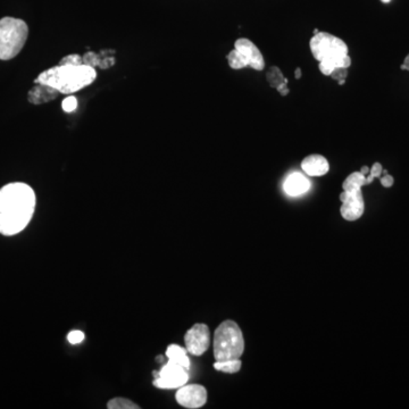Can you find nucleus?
Returning <instances> with one entry per match:
<instances>
[{
	"mask_svg": "<svg viewBox=\"0 0 409 409\" xmlns=\"http://www.w3.org/2000/svg\"><path fill=\"white\" fill-rule=\"evenodd\" d=\"M206 388L200 384H184L179 388L175 399L184 408L197 409L207 403Z\"/></svg>",
	"mask_w": 409,
	"mask_h": 409,
	"instance_id": "9",
	"label": "nucleus"
},
{
	"mask_svg": "<svg viewBox=\"0 0 409 409\" xmlns=\"http://www.w3.org/2000/svg\"><path fill=\"white\" fill-rule=\"evenodd\" d=\"M152 374L155 376L154 385L158 389H179L189 381L187 368L168 359L158 372H154Z\"/></svg>",
	"mask_w": 409,
	"mask_h": 409,
	"instance_id": "6",
	"label": "nucleus"
},
{
	"mask_svg": "<svg viewBox=\"0 0 409 409\" xmlns=\"http://www.w3.org/2000/svg\"><path fill=\"white\" fill-rule=\"evenodd\" d=\"M380 181L381 184H382L384 188H391L394 185V179L387 173L384 176L381 175Z\"/></svg>",
	"mask_w": 409,
	"mask_h": 409,
	"instance_id": "27",
	"label": "nucleus"
},
{
	"mask_svg": "<svg viewBox=\"0 0 409 409\" xmlns=\"http://www.w3.org/2000/svg\"><path fill=\"white\" fill-rule=\"evenodd\" d=\"M184 343L191 355L201 356L210 346V331L206 324L197 323L188 330L184 336Z\"/></svg>",
	"mask_w": 409,
	"mask_h": 409,
	"instance_id": "7",
	"label": "nucleus"
},
{
	"mask_svg": "<svg viewBox=\"0 0 409 409\" xmlns=\"http://www.w3.org/2000/svg\"><path fill=\"white\" fill-rule=\"evenodd\" d=\"M226 60H228V66L231 67L232 70H242L248 67L247 60L235 48L228 53Z\"/></svg>",
	"mask_w": 409,
	"mask_h": 409,
	"instance_id": "19",
	"label": "nucleus"
},
{
	"mask_svg": "<svg viewBox=\"0 0 409 409\" xmlns=\"http://www.w3.org/2000/svg\"><path fill=\"white\" fill-rule=\"evenodd\" d=\"M382 173H383V167H382L380 163H374L371 170H370V174L374 179L381 178Z\"/></svg>",
	"mask_w": 409,
	"mask_h": 409,
	"instance_id": "26",
	"label": "nucleus"
},
{
	"mask_svg": "<svg viewBox=\"0 0 409 409\" xmlns=\"http://www.w3.org/2000/svg\"><path fill=\"white\" fill-rule=\"evenodd\" d=\"M373 181L374 178L371 174L364 175L361 171L354 172L343 181V191L357 190V189H362L364 185L371 184Z\"/></svg>",
	"mask_w": 409,
	"mask_h": 409,
	"instance_id": "15",
	"label": "nucleus"
},
{
	"mask_svg": "<svg viewBox=\"0 0 409 409\" xmlns=\"http://www.w3.org/2000/svg\"><path fill=\"white\" fill-rule=\"evenodd\" d=\"M76 107H78V100H76L75 97H73V96L67 97V98L64 99L63 102H62V108H63L64 111H66V113H72V111H75Z\"/></svg>",
	"mask_w": 409,
	"mask_h": 409,
	"instance_id": "23",
	"label": "nucleus"
},
{
	"mask_svg": "<svg viewBox=\"0 0 409 409\" xmlns=\"http://www.w3.org/2000/svg\"><path fill=\"white\" fill-rule=\"evenodd\" d=\"M309 48L313 57L318 62L334 56L348 55L349 51L348 46L343 39L327 32L320 31L311 37Z\"/></svg>",
	"mask_w": 409,
	"mask_h": 409,
	"instance_id": "5",
	"label": "nucleus"
},
{
	"mask_svg": "<svg viewBox=\"0 0 409 409\" xmlns=\"http://www.w3.org/2000/svg\"><path fill=\"white\" fill-rule=\"evenodd\" d=\"M302 69H300V67H297L295 71V79H300V78H302Z\"/></svg>",
	"mask_w": 409,
	"mask_h": 409,
	"instance_id": "29",
	"label": "nucleus"
},
{
	"mask_svg": "<svg viewBox=\"0 0 409 409\" xmlns=\"http://www.w3.org/2000/svg\"><path fill=\"white\" fill-rule=\"evenodd\" d=\"M311 181L304 174L295 172L286 179V181L283 183V190L288 196L297 197L300 194H306L311 189Z\"/></svg>",
	"mask_w": 409,
	"mask_h": 409,
	"instance_id": "13",
	"label": "nucleus"
},
{
	"mask_svg": "<svg viewBox=\"0 0 409 409\" xmlns=\"http://www.w3.org/2000/svg\"><path fill=\"white\" fill-rule=\"evenodd\" d=\"M341 200V208L340 212L343 219L354 222L362 217L365 212L364 196H363L362 189L352 191H343L340 194Z\"/></svg>",
	"mask_w": 409,
	"mask_h": 409,
	"instance_id": "8",
	"label": "nucleus"
},
{
	"mask_svg": "<svg viewBox=\"0 0 409 409\" xmlns=\"http://www.w3.org/2000/svg\"><path fill=\"white\" fill-rule=\"evenodd\" d=\"M35 190L23 182H14L0 189V214L33 217L35 210Z\"/></svg>",
	"mask_w": 409,
	"mask_h": 409,
	"instance_id": "2",
	"label": "nucleus"
},
{
	"mask_svg": "<svg viewBox=\"0 0 409 409\" xmlns=\"http://www.w3.org/2000/svg\"><path fill=\"white\" fill-rule=\"evenodd\" d=\"M347 76H348V69L343 67H336V70L331 73L330 78L336 80L339 83V86H343L346 83Z\"/></svg>",
	"mask_w": 409,
	"mask_h": 409,
	"instance_id": "22",
	"label": "nucleus"
},
{
	"mask_svg": "<svg viewBox=\"0 0 409 409\" xmlns=\"http://www.w3.org/2000/svg\"><path fill=\"white\" fill-rule=\"evenodd\" d=\"M29 35V26L23 19H0V60L10 61L21 53Z\"/></svg>",
	"mask_w": 409,
	"mask_h": 409,
	"instance_id": "4",
	"label": "nucleus"
},
{
	"mask_svg": "<svg viewBox=\"0 0 409 409\" xmlns=\"http://www.w3.org/2000/svg\"><path fill=\"white\" fill-rule=\"evenodd\" d=\"M60 95H62L61 92L53 87L44 83H35V86L28 92V100L33 105H42L55 100Z\"/></svg>",
	"mask_w": 409,
	"mask_h": 409,
	"instance_id": "12",
	"label": "nucleus"
},
{
	"mask_svg": "<svg viewBox=\"0 0 409 409\" xmlns=\"http://www.w3.org/2000/svg\"><path fill=\"white\" fill-rule=\"evenodd\" d=\"M266 81L270 87L278 89L282 83L288 82V79L283 75L282 71L280 70L279 67L272 66L266 72Z\"/></svg>",
	"mask_w": 409,
	"mask_h": 409,
	"instance_id": "18",
	"label": "nucleus"
},
{
	"mask_svg": "<svg viewBox=\"0 0 409 409\" xmlns=\"http://www.w3.org/2000/svg\"><path fill=\"white\" fill-rule=\"evenodd\" d=\"M212 345L217 362L240 358L244 350L242 329L235 320H224L216 329Z\"/></svg>",
	"mask_w": 409,
	"mask_h": 409,
	"instance_id": "3",
	"label": "nucleus"
},
{
	"mask_svg": "<svg viewBox=\"0 0 409 409\" xmlns=\"http://www.w3.org/2000/svg\"><path fill=\"white\" fill-rule=\"evenodd\" d=\"M361 172H362L363 174L364 175L370 174V168H368L367 166H363Z\"/></svg>",
	"mask_w": 409,
	"mask_h": 409,
	"instance_id": "30",
	"label": "nucleus"
},
{
	"mask_svg": "<svg viewBox=\"0 0 409 409\" xmlns=\"http://www.w3.org/2000/svg\"><path fill=\"white\" fill-rule=\"evenodd\" d=\"M83 339H84V334L81 331H71L70 334H67V340L72 345L82 343Z\"/></svg>",
	"mask_w": 409,
	"mask_h": 409,
	"instance_id": "25",
	"label": "nucleus"
},
{
	"mask_svg": "<svg viewBox=\"0 0 409 409\" xmlns=\"http://www.w3.org/2000/svg\"><path fill=\"white\" fill-rule=\"evenodd\" d=\"M235 48L240 51L247 60L248 67L255 71H263L265 69V60L257 46L247 38H240L235 42Z\"/></svg>",
	"mask_w": 409,
	"mask_h": 409,
	"instance_id": "10",
	"label": "nucleus"
},
{
	"mask_svg": "<svg viewBox=\"0 0 409 409\" xmlns=\"http://www.w3.org/2000/svg\"><path fill=\"white\" fill-rule=\"evenodd\" d=\"M107 408L109 409H139L140 407L134 403V401L127 399V398H114V399L109 400L107 403Z\"/></svg>",
	"mask_w": 409,
	"mask_h": 409,
	"instance_id": "20",
	"label": "nucleus"
},
{
	"mask_svg": "<svg viewBox=\"0 0 409 409\" xmlns=\"http://www.w3.org/2000/svg\"><path fill=\"white\" fill-rule=\"evenodd\" d=\"M96 78L97 72L95 69L86 64H58L39 74L35 83H44L53 87L63 95H70L90 86Z\"/></svg>",
	"mask_w": 409,
	"mask_h": 409,
	"instance_id": "1",
	"label": "nucleus"
},
{
	"mask_svg": "<svg viewBox=\"0 0 409 409\" xmlns=\"http://www.w3.org/2000/svg\"><path fill=\"white\" fill-rule=\"evenodd\" d=\"M401 70L409 71V54L407 55L405 61H403V65H401Z\"/></svg>",
	"mask_w": 409,
	"mask_h": 409,
	"instance_id": "28",
	"label": "nucleus"
},
{
	"mask_svg": "<svg viewBox=\"0 0 409 409\" xmlns=\"http://www.w3.org/2000/svg\"><path fill=\"white\" fill-rule=\"evenodd\" d=\"M102 57L100 55L92 53V51H88L87 54L82 56L83 64L89 65V66L93 67V69L95 67H99V65L102 63Z\"/></svg>",
	"mask_w": 409,
	"mask_h": 409,
	"instance_id": "21",
	"label": "nucleus"
},
{
	"mask_svg": "<svg viewBox=\"0 0 409 409\" xmlns=\"http://www.w3.org/2000/svg\"><path fill=\"white\" fill-rule=\"evenodd\" d=\"M350 65H352V58L349 55L334 56V57L325 58L323 61L318 62L320 73L325 76H330L336 67L349 69Z\"/></svg>",
	"mask_w": 409,
	"mask_h": 409,
	"instance_id": "14",
	"label": "nucleus"
},
{
	"mask_svg": "<svg viewBox=\"0 0 409 409\" xmlns=\"http://www.w3.org/2000/svg\"><path fill=\"white\" fill-rule=\"evenodd\" d=\"M60 64H70V65H80L83 64L82 56L78 54L67 55L65 57L62 58Z\"/></svg>",
	"mask_w": 409,
	"mask_h": 409,
	"instance_id": "24",
	"label": "nucleus"
},
{
	"mask_svg": "<svg viewBox=\"0 0 409 409\" xmlns=\"http://www.w3.org/2000/svg\"><path fill=\"white\" fill-rule=\"evenodd\" d=\"M383 3H390L391 0H381Z\"/></svg>",
	"mask_w": 409,
	"mask_h": 409,
	"instance_id": "31",
	"label": "nucleus"
},
{
	"mask_svg": "<svg viewBox=\"0 0 409 409\" xmlns=\"http://www.w3.org/2000/svg\"><path fill=\"white\" fill-rule=\"evenodd\" d=\"M166 357L168 361L181 365L184 368H190V358L188 357V350L179 345H170L166 349Z\"/></svg>",
	"mask_w": 409,
	"mask_h": 409,
	"instance_id": "16",
	"label": "nucleus"
},
{
	"mask_svg": "<svg viewBox=\"0 0 409 409\" xmlns=\"http://www.w3.org/2000/svg\"><path fill=\"white\" fill-rule=\"evenodd\" d=\"M242 361L239 359H228V361H222V362L214 363V368L216 371L228 373V374H235L242 370Z\"/></svg>",
	"mask_w": 409,
	"mask_h": 409,
	"instance_id": "17",
	"label": "nucleus"
},
{
	"mask_svg": "<svg viewBox=\"0 0 409 409\" xmlns=\"http://www.w3.org/2000/svg\"><path fill=\"white\" fill-rule=\"evenodd\" d=\"M302 170L309 176H323L330 171V163L324 156L313 154L302 159Z\"/></svg>",
	"mask_w": 409,
	"mask_h": 409,
	"instance_id": "11",
	"label": "nucleus"
}]
</instances>
